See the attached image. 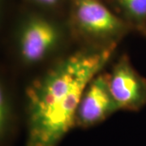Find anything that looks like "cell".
<instances>
[{"mask_svg":"<svg viewBox=\"0 0 146 146\" xmlns=\"http://www.w3.org/2000/svg\"><path fill=\"white\" fill-rule=\"evenodd\" d=\"M118 46H82L36 78L27 90L25 146H59L76 127V115L90 80L102 72Z\"/></svg>","mask_w":146,"mask_h":146,"instance_id":"cell-1","label":"cell"},{"mask_svg":"<svg viewBox=\"0 0 146 146\" xmlns=\"http://www.w3.org/2000/svg\"><path fill=\"white\" fill-rule=\"evenodd\" d=\"M65 19L68 33L84 46H118L131 31L103 0H68Z\"/></svg>","mask_w":146,"mask_h":146,"instance_id":"cell-2","label":"cell"},{"mask_svg":"<svg viewBox=\"0 0 146 146\" xmlns=\"http://www.w3.org/2000/svg\"><path fill=\"white\" fill-rule=\"evenodd\" d=\"M68 32L66 19L36 8L21 21L18 32L19 51L26 63L46 59L57 48Z\"/></svg>","mask_w":146,"mask_h":146,"instance_id":"cell-3","label":"cell"},{"mask_svg":"<svg viewBox=\"0 0 146 146\" xmlns=\"http://www.w3.org/2000/svg\"><path fill=\"white\" fill-rule=\"evenodd\" d=\"M109 85L119 110L137 111L146 106V79L134 68L126 54L114 63Z\"/></svg>","mask_w":146,"mask_h":146,"instance_id":"cell-4","label":"cell"},{"mask_svg":"<svg viewBox=\"0 0 146 146\" xmlns=\"http://www.w3.org/2000/svg\"><path fill=\"white\" fill-rule=\"evenodd\" d=\"M109 85V73L101 72L90 80L80 101L76 127L89 128L119 111Z\"/></svg>","mask_w":146,"mask_h":146,"instance_id":"cell-5","label":"cell"},{"mask_svg":"<svg viewBox=\"0 0 146 146\" xmlns=\"http://www.w3.org/2000/svg\"><path fill=\"white\" fill-rule=\"evenodd\" d=\"M130 27L146 34V0H103Z\"/></svg>","mask_w":146,"mask_h":146,"instance_id":"cell-6","label":"cell"},{"mask_svg":"<svg viewBox=\"0 0 146 146\" xmlns=\"http://www.w3.org/2000/svg\"><path fill=\"white\" fill-rule=\"evenodd\" d=\"M11 131L10 115L3 89L0 84V145L4 144Z\"/></svg>","mask_w":146,"mask_h":146,"instance_id":"cell-7","label":"cell"},{"mask_svg":"<svg viewBox=\"0 0 146 146\" xmlns=\"http://www.w3.org/2000/svg\"><path fill=\"white\" fill-rule=\"evenodd\" d=\"M36 8L52 13L57 16L66 17L68 0H29Z\"/></svg>","mask_w":146,"mask_h":146,"instance_id":"cell-8","label":"cell"}]
</instances>
